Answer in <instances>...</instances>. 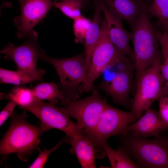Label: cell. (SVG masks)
I'll list each match as a JSON object with an SVG mask.
<instances>
[{
	"mask_svg": "<svg viewBox=\"0 0 168 168\" xmlns=\"http://www.w3.org/2000/svg\"><path fill=\"white\" fill-rule=\"evenodd\" d=\"M161 57L144 71L136 80L137 88L132 104V111L137 118L152 103L166 96L161 71Z\"/></svg>",
	"mask_w": 168,
	"mask_h": 168,
	"instance_id": "cell-7",
	"label": "cell"
},
{
	"mask_svg": "<svg viewBox=\"0 0 168 168\" xmlns=\"http://www.w3.org/2000/svg\"><path fill=\"white\" fill-rule=\"evenodd\" d=\"M154 30L161 49L162 55L168 56V32L162 33L154 28Z\"/></svg>",
	"mask_w": 168,
	"mask_h": 168,
	"instance_id": "cell-28",
	"label": "cell"
},
{
	"mask_svg": "<svg viewBox=\"0 0 168 168\" xmlns=\"http://www.w3.org/2000/svg\"><path fill=\"white\" fill-rule=\"evenodd\" d=\"M35 99L49 101L57 99L63 105L65 98L58 85L52 82H43L31 88Z\"/></svg>",
	"mask_w": 168,
	"mask_h": 168,
	"instance_id": "cell-20",
	"label": "cell"
},
{
	"mask_svg": "<svg viewBox=\"0 0 168 168\" xmlns=\"http://www.w3.org/2000/svg\"><path fill=\"white\" fill-rule=\"evenodd\" d=\"M137 119L132 111H124L108 104L94 130L87 137L98 150L104 151L103 145L109 138L115 135L129 134V127Z\"/></svg>",
	"mask_w": 168,
	"mask_h": 168,
	"instance_id": "cell-8",
	"label": "cell"
},
{
	"mask_svg": "<svg viewBox=\"0 0 168 168\" xmlns=\"http://www.w3.org/2000/svg\"><path fill=\"white\" fill-rule=\"evenodd\" d=\"M149 14L156 17L168 32V0H152L147 7Z\"/></svg>",
	"mask_w": 168,
	"mask_h": 168,
	"instance_id": "cell-22",
	"label": "cell"
},
{
	"mask_svg": "<svg viewBox=\"0 0 168 168\" xmlns=\"http://www.w3.org/2000/svg\"><path fill=\"white\" fill-rule=\"evenodd\" d=\"M159 110L158 112L159 117L163 123L168 129V97L163 96L159 100Z\"/></svg>",
	"mask_w": 168,
	"mask_h": 168,
	"instance_id": "cell-26",
	"label": "cell"
},
{
	"mask_svg": "<svg viewBox=\"0 0 168 168\" xmlns=\"http://www.w3.org/2000/svg\"><path fill=\"white\" fill-rule=\"evenodd\" d=\"M92 91L90 96L69 101L62 107L70 117L77 119L83 130L82 134L87 137L92 133L108 104L106 98L99 94L97 89L94 87Z\"/></svg>",
	"mask_w": 168,
	"mask_h": 168,
	"instance_id": "cell-9",
	"label": "cell"
},
{
	"mask_svg": "<svg viewBox=\"0 0 168 168\" xmlns=\"http://www.w3.org/2000/svg\"><path fill=\"white\" fill-rule=\"evenodd\" d=\"M65 141L72 147L71 152L76 154L81 166L83 168H95L97 152L98 150L92 141L83 134L75 138H67Z\"/></svg>",
	"mask_w": 168,
	"mask_h": 168,
	"instance_id": "cell-16",
	"label": "cell"
},
{
	"mask_svg": "<svg viewBox=\"0 0 168 168\" xmlns=\"http://www.w3.org/2000/svg\"><path fill=\"white\" fill-rule=\"evenodd\" d=\"M164 60L161 63V71L163 80L164 91L166 96H168V56L163 55Z\"/></svg>",
	"mask_w": 168,
	"mask_h": 168,
	"instance_id": "cell-29",
	"label": "cell"
},
{
	"mask_svg": "<svg viewBox=\"0 0 168 168\" xmlns=\"http://www.w3.org/2000/svg\"><path fill=\"white\" fill-rule=\"evenodd\" d=\"M26 111L18 114L14 110L11 115L9 128L0 142L1 155L16 153L20 159L26 161L38 147L44 132L40 126L27 121Z\"/></svg>",
	"mask_w": 168,
	"mask_h": 168,
	"instance_id": "cell-2",
	"label": "cell"
},
{
	"mask_svg": "<svg viewBox=\"0 0 168 168\" xmlns=\"http://www.w3.org/2000/svg\"><path fill=\"white\" fill-rule=\"evenodd\" d=\"M114 15L127 22L132 28L149 0H100Z\"/></svg>",
	"mask_w": 168,
	"mask_h": 168,
	"instance_id": "cell-15",
	"label": "cell"
},
{
	"mask_svg": "<svg viewBox=\"0 0 168 168\" xmlns=\"http://www.w3.org/2000/svg\"><path fill=\"white\" fill-rule=\"evenodd\" d=\"M120 63L121 67L116 71L111 79L108 81H101L97 87L111 96L114 103L128 107L130 104L129 95L133 82L134 64L128 58Z\"/></svg>",
	"mask_w": 168,
	"mask_h": 168,
	"instance_id": "cell-11",
	"label": "cell"
},
{
	"mask_svg": "<svg viewBox=\"0 0 168 168\" xmlns=\"http://www.w3.org/2000/svg\"></svg>",
	"mask_w": 168,
	"mask_h": 168,
	"instance_id": "cell-31",
	"label": "cell"
},
{
	"mask_svg": "<svg viewBox=\"0 0 168 168\" xmlns=\"http://www.w3.org/2000/svg\"><path fill=\"white\" fill-rule=\"evenodd\" d=\"M45 74V71L41 69H40L37 73L31 74L17 70L12 71L0 68V83L21 85L36 81L42 80Z\"/></svg>",
	"mask_w": 168,
	"mask_h": 168,
	"instance_id": "cell-18",
	"label": "cell"
},
{
	"mask_svg": "<svg viewBox=\"0 0 168 168\" xmlns=\"http://www.w3.org/2000/svg\"><path fill=\"white\" fill-rule=\"evenodd\" d=\"M103 149L112 168H140L136 162L131 160L128 153L122 147L114 150L106 142L103 145Z\"/></svg>",
	"mask_w": 168,
	"mask_h": 168,
	"instance_id": "cell-19",
	"label": "cell"
},
{
	"mask_svg": "<svg viewBox=\"0 0 168 168\" xmlns=\"http://www.w3.org/2000/svg\"><path fill=\"white\" fill-rule=\"evenodd\" d=\"M14 101L9 100L0 113V126H1L8 117L10 116L15 107L17 105Z\"/></svg>",
	"mask_w": 168,
	"mask_h": 168,
	"instance_id": "cell-27",
	"label": "cell"
},
{
	"mask_svg": "<svg viewBox=\"0 0 168 168\" xmlns=\"http://www.w3.org/2000/svg\"><path fill=\"white\" fill-rule=\"evenodd\" d=\"M122 147L140 168H168V138L149 139L128 134L123 135Z\"/></svg>",
	"mask_w": 168,
	"mask_h": 168,
	"instance_id": "cell-3",
	"label": "cell"
},
{
	"mask_svg": "<svg viewBox=\"0 0 168 168\" xmlns=\"http://www.w3.org/2000/svg\"><path fill=\"white\" fill-rule=\"evenodd\" d=\"M54 2V7L59 9L65 16L73 20L82 16L81 10L85 3L83 1L61 0Z\"/></svg>",
	"mask_w": 168,
	"mask_h": 168,
	"instance_id": "cell-23",
	"label": "cell"
},
{
	"mask_svg": "<svg viewBox=\"0 0 168 168\" xmlns=\"http://www.w3.org/2000/svg\"><path fill=\"white\" fill-rule=\"evenodd\" d=\"M151 1V0H149L143 7L135 20L131 32L136 81L144 71L162 56L159 49L160 43L147 11Z\"/></svg>",
	"mask_w": 168,
	"mask_h": 168,
	"instance_id": "cell-1",
	"label": "cell"
},
{
	"mask_svg": "<svg viewBox=\"0 0 168 168\" xmlns=\"http://www.w3.org/2000/svg\"><path fill=\"white\" fill-rule=\"evenodd\" d=\"M61 0H54V1L55 2H58L61 1ZM83 1L85 2H88L89 1H90V0H94V1H95L96 0H82Z\"/></svg>",
	"mask_w": 168,
	"mask_h": 168,
	"instance_id": "cell-30",
	"label": "cell"
},
{
	"mask_svg": "<svg viewBox=\"0 0 168 168\" xmlns=\"http://www.w3.org/2000/svg\"><path fill=\"white\" fill-rule=\"evenodd\" d=\"M21 14L14 20L17 28L16 35L20 39L28 37L33 28L46 16L54 7L52 0H18Z\"/></svg>",
	"mask_w": 168,
	"mask_h": 168,
	"instance_id": "cell-12",
	"label": "cell"
},
{
	"mask_svg": "<svg viewBox=\"0 0 168 168\" xmlns=\"http://www.w3.org/2000/svg\"><path fill=\"white\" fill-rule=\"evenodd\" d=\"M40 59L51 64L59 79L58 86L67 102L77 99L80 95L79 88L87 74L84 52L76 56L66 58L50 57L44 53Z\"/></svg>",
	"mask_w": 168,
	"mask_h": 168,
	"instance_id": "cell-4",
	"label": "cell"
},
{
	"mask_svg": "<svg viewBox=\"0 0 168 168\" xmlns=\"http://www.w3.org/2000/svg\"><path fill=\"white\" fill-rule=\"evenodd\" d=\"M38 36L34 30L23 44L15 46L9 43L0 52L5 54V59L14 62L17 70L31 74H36L40 69L37 68V60L45 52L38 43Z\"/></svg>",
	"mask_w": 168,
	"mask_h": 168,
	"instance_id": "cell-10",
	"label": "cell"
},
{
	"mask_svg": "<svg viewBox=\"0 0 168 168\" xmlns=\"http://www.w3.org/2000/svg\"><path fill=\"white\" fill-rule=\"evenodd\" d=\"M99 2L102 12L106 20L111 41L121 55L129 58L133 62V51L129 44L131 40V32L124 28L122 19L110 12L100 0Z\"/></svg>",
	"mask_w": 168,
	"mask_h": 168,
	"instance_id": "cell-13",
	"label": "cell"
},
{
	"mask_svg": "<svg viewBox=\"0 0 168 168\" xmlns=\"http://www.w3.org/2000/svg\"><path fill=\"white\" fill-rule=\"evenodd\" d=\"M57 99L44 102L35 99L29 105L21 108L34 115L39 119L43 132L53 128L64 132L67 138H76L82 134L83 130L78 123L72 120L62 107L56 105Z\"/></svg>",
	"mask_w": 168,
	"mask_h": 168,
	"instance_id": "cell-6",
	"label": "cell"
},
{
	"mask_svg": "<svg viewBox=\"0 0 168 168\" xmlns=\"http://www.w3.org/2000/svg\"><path fill=\"white\" fill-rule=\"evenodd\" d=\"M94 1L95 12L91 26L84 43L85 67L87 73L93 51L99 40L100 32L101 14L102 12L99 0Z\"/></svg>",
	"mask_w": 168,
	"mask_h": 168,
	"instance_id": "cell-17",
	"label": "cell"
},
{
	"mask_svg": "<svg viewBox=\"0 0 168 168\" xmlns=\"http://www.w3.org/2000/svg\"><path fill=\"white\" fill-rule=\"evenodd\" d=\"M66 137L59 142L55 146L49 149H44L42 151L40 150L38 146L36 149L39 151V154L35 160L29 166L30 168H43L50 154L57 149L65 140Z\"/></svg>",
	"mask_w": 168,
	"mask_h": 168,
	"instance_id": "cell-25",
	"label": "cell"
},
{
	"mask_svg": "<svg viewBox=\"0 0 168 168\" xmlns=\"http://www.w3.org/2000/svg\"><path fill=\"white\" fill-rule=\"evenodd\" d=\"M100 26L99 40L92 53L86 78L79 88L80 94L92 91L95 81L105 70L127 58L118 52L111 41L105 17L101 20Z\"/></svg>",
	"mask_w": 168,
	"mask_h": 168,
	"instance_id": "cell-5",
	"label": "cell"
},
{
	"mask_svg": "<svg viewBox=\"0 0 168 168\" xmlns=\"http://www.w3.org/2000/svg\"><path fill=\"white\" fill-rule=\"evenodd\" d=\"M73 28L75 41L84 43L86 36L91 26V20L82 15L73 20Z\"/></svg>",
	"mask_w": 168,
	"mask_h": 168,
	"instance_id": "cell-24",
	"label": "cell"
},
{
	"mask_svg": "<svg viewBox=\"0 0 168 168\" xmlns=\"http://www.w3.org/2000/svg\"><path fill=\"white\" fill-rule=\"evenodd\" d=\"M0 97L14 101L21 109L30 105L35 99L31 88L21 85L14 87L8 93H2Z\"/></svg>",
	"mask_w": 168,
	"mask_h": 168,
	"instance_id": "cell-21",
	"label": "cell"
},
{
	"mask_svg": "<svg viewBox=\"0 0 168 168\" xmlns=\"http://www.w3.org/2000/svg\"><path fill=\"white\" fill-rule=\"evenodd\" d=\"M146 111L143 116L130 124L129 132L136 137H158L162 131L167 128L160 119L158 112L152 108Z\"/></svg>",
	"mask_w": 168,
	"mask_h": 168,
	"instance_id": "cell-14",
	"label": "cell"
}]
</instances>
